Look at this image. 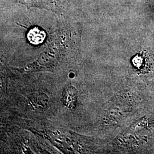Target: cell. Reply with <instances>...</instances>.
<instances>
[{"label": "cell", "mask_w": 154, "mask_h": 154, "mask_svg": "<svg viewBox=\"0 0 154 154\" xmlns=\"http://www.w3.org/2000/svg\"><path fill=\"white\" fill-rule=\"evenodd\" d=\"M28 37L31 43L35 45L39 44L44 41L45 34L44 31L38 28H34L28 33Z\"/></svg>", "instance_id": "cell-1"}]
</instances>
